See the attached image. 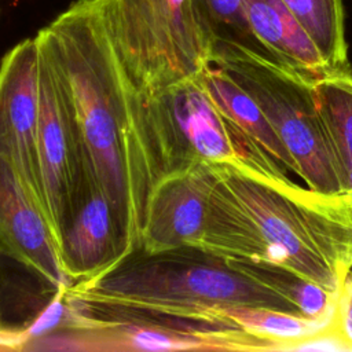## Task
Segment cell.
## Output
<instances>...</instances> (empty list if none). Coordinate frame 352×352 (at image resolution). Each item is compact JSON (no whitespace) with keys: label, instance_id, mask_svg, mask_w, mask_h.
<instances>
[{"label":"cell","instance_id":"6da1fadb","mask_svg":"<svg viewBox=\"0 0 352 352\" xmlns=\"http://www.w3.org/2000/svg\"><path fill=\"white\" fill-rule=\"evenodd\" d=\"M63 298L77 322L165 324L205 338L212 351L250 348L249 334L223 323L230 308L302 315L286 298L236 270L230 257L194 246L138 249L103 274L74 283Z\"/></svg>","mask_w":352,"mask_h":352},{"label":"cell","instance_id":"7a4b0ae2","mask_svg":"<svg viewBox=\"0 0 352 352\" xmlns=\"http://www.w3.org/2000/svg\"><path fill=\"white\" fill-rule=\"evenodd\" d=\"M122 100L139 243L147 199L155 184L170 175L199 162H216L268 180L289 177L260 144L217 110L195 76L155 92L135 91L124 78Z\"/></svg>","mask_w":352,"mask_h":352},{"label":"cell","instance_id":"3957f363","mask_svg":"<svg viewBox=\"0 0 352 352\" xmlns=\"http://www.w3.org/2000/svg\"><path fill=\"white\" fill-rule=\"evenodd\" d=\"M70 98L85 168L110 201L132 252L139 236L128 182L122 72L92 0H78L36 34Z\"/></svg>","mask_w":352,"mask_h":352},{"label":"cell","instance_id":"277c9868","mask_svg":"<svg viewBox=\"0 0 352 352\" xmlns=\"http://www.w3.org/2000/svg\"><path fill=\"white\" fill-rule=\"evenodd\" d=\"M212 165L258 227L272 261L341 292L352 272V201L292 179L271 182L230 164Z\"/></svg>","mask_w":352,"mask_h":352},{"label":"cell","instance_id":"5b68a950","mask_svg":"<svg viewBox=\"0 0 352 352\" xmlns=\"http://www.w3.org/2000/svg\"><path fill=\"white\" fill-rule=\"evenodd\" d=\"M126 82L155 92L197 76L212 38L195 0H92Z\"/></svg>","mask_w":352,"mask_h":352},{"label":"cell","instance_id":"8992f818","mask_svg":"<svg viewBox=\"0 0 352 352\" xmlns=\"http://www.w3.org/2000/svg\"><path fill=\"white\" fill-rule=\"evenodd\" d=\"M209 60L258 104L297 162L305 186L327 195L341 194L338 166L316 104L315 78L234 44H214Z\"/></svg>","mask_w":352,"mask_h":352},{"label":"cell","instance_id":"52a82bcc","mask_svg":"<svg viewBox=\"0 0 352 352\" xmlns=\"http://www.w3.org/2000/svg\"><path fill=\"white\" fill-rule=\"evenodd\" d=\"M37 43V41H36ZM38 48V47H37ZM40 110L37 153L44 208L60 250L63 234L89 179L70 98L38 50Z\"/></svg>","mask_w":352,"mask_h":352},{"label":"cell","instance_id":"ba28073f","mask_svg":"<svg viewBox=\"0 0 352 352\" xmlns=\"http://www.w3.org/2000/svg\"><path fill=\"white\" fill-rule=\"evenodd\" d=\"M38 110V48L33 37L16 44L0 63V155L12 164L44 206L37 153Z\"/></svg>","mask_w":352,"mask_h":352},{"label":"cell","instance_id":"9c48e42d","mask_svg":"<svg viewBox=\"0 0 352 352\" xmlns=\"http://www.w3.org/2000/svg\"><path fill=\"white\" fill-rule=\"evenodd\" d=\"M0 257L11 258L65 293L74 285L44 206L12 164L0 155Z\"/></svg>","mask_w":352,"mask_h":352},{"label":"cell","instance_id":"30bf717a","mask_svg":"<svg viewBox=\"0 0 352 352\" xmlns=\"http://www.w3.org/2000/svg\"><path fill=\"white\" fill-rule=\"evenodd\" d=\"M214 179L212 164L199 162L157 183L146 204L139 249L201 248Z\"/></svg>","mask_w":352,"mask_h":352},{"label":"cell","instance_id":"8fae6325","mask_svg":"<svg viewBox=\"0 0 352 352\" xmlns=\"http://www.w3.org/2000/svg\"><path fill=\"white\" fill-rule=\"evenodd\" d=\"M132 253L102 188L88 180L60 242L62 264L74 283L95 278Z\"/></svg>","mask_w":352,"mask_h":352},{"label":"cell","instance_id":"7c38bea8","mask_svg":"<svg viewBox=\"0 0 352 352\" xmlns=\"http://www.w3.org/2000/svg\"><path fill=\"white\" fill-rule=\"evenodd\" d=\"M245 12L254 37L279 63L312 78L333 72L280 0H246Z\"/></svg>","mask_w":352,"mask_h":352},{"label":"cell","instance_id":"4fadbf2b","mask_svg":"<svg viewBox=\"0 0 352 352\" xmlns=\"http://www.w3.org/2000/svg\"><path fill=\"white\" fill-rule=\"evenodd\" d=\"M217 110L260 144L285 170L300 177V169L258 104L220 66L209 60L195 76Z\"/></svg>","mask_w":352,"mask_h":352},{"label":"cell","instance_id":"5bb4252c","mask_svg":"<svg viewBox=\"0 0 352 352\" xmlns=\"http://www.w3.org/2000/svg\"><path fill=\"white\" fill-rule=\"evenodd\" d=\"M214 173L216 179L210 192L208 221L201 249L226 257L271 260L270 248L258 227L216 169Z\"/></svg>","mask_w":352,"mask_h":352},{"label":"cell","instance_id":"9a60e30c","mask_svg":"<svg viewBox=\"0 0 352 352\" xmlns=\"http://www.w3.org/2000/svg\"><path fill=\"white\" fill-rule=\"evenodd\" d=\"M314 91L344 192L352 173V72L323 74L314 80Z\"/></svg>","mask_w":352,"mask_h":352},{"label":"cell","instance_id":"2e32d148","mask_svg":"<svg viewBox=\"0 0 352 352\" xmlns=\"http://www.w3.org/2000/svg\"><path fill=\"white\" fill-rule=\"evenodd\" d=\"M230 260L236 270L286 298L302 315L312 319H330L336 315L340 293L329 292L271 260L236 257H230Z\"/></svg>","mask_w":352,"mask_h":352},{"label":"cell","instance_id":"e0dca14e","mask_svg":"<svg viewBox=\"0 0 352 352\" xmlns=\"http://www.w3.org/2000/svg\"><path fill=\"white\" fill-rule=\"evenodd\" d=\"M311 37L333 72H352L342 0H280Z\"/></svg>","mask_w":352,"mask_h":352},{"label":"cell","instance_id":"ac0fdd59","mask_svg":"<svg viewBox=\"0 0 352 352\" xmlns=\"http://www.w3.org/2000/svg\"><path fill=\"white\" fill-rule=\"evenodd\" d=\"M195 4L213 45L234 44L276 60L250 30L245 12L246 0H195Z\"/></svg>","mask_w":352,"mask_h":352},{"label":"cell","instance_id":"d6986e66","mask_svg":"<svg viewBox=\"0 0 352 352\" xmlns=\"http://www.w3.org/2000/svg\"><path fill=\"white\" fill-rule=\"evenodd\" d=\"M338 319L344 333L352 341V272L346 276L340 292Z\"/></svg>","mask_w":352,"mask_h":352},{"label":"cell","instance_id":"ffe728a7","mask_svg":"<svg viewBox=\"0 0 352 352\" xmlns=\"http://www.w3.org/2000/svg\"><path fill=\"white\" fill-rule=\"evenodd\" d=\"M0 344H1L3 346H8V341H7V337H6V334H4L3 329H1V326H0Z\"/></svg>","mask_w":352,"mask_h":352}]
</instances>
